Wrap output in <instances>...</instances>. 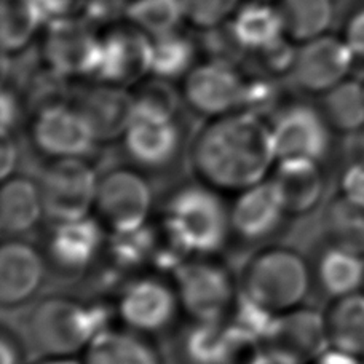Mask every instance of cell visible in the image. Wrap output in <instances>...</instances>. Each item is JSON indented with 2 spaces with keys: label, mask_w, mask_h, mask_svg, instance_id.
I'll return each instance as SVG.
<instances>
[{
  "label": "cell",
  "mask_w": 364,
  "mask_h": 364,
  "mask_svg": "<svg viewBox=\"0 0 364 364\" xmlns=\"http://www.w3.org/2000/svg\"><path fill=\"white\" fill-rule=\"evenodd\" d=\"M277 161L270 123L248 110L211 119L191 149L198 182L219 193L237 195L269 179Z\"/></svg>",
  "instance_id": "obj_1"
},
{
  "label": "cell",
  "mask_w": 364,
  "mask_h": 364,
  "mask_svg": "<svg viewBox=\"0 0 364 364\" xmlns=\"http://www.w3.org/2000/svg\"><path fill=\"white\" fill-rule=\"evenodd\" d=\"M161 225L170 248L182 257L214 256L232 233L230 208L223 193L201 182L182 186L168 198Z\"/></svg>",
  "instance_id": "obj_2"
},
{
  "label": "cell",
  "mask_w": 364,
  "mask_h": 364,
  "mask_svg": "<svg viewBox=\"0 0 364 364\" xmlns=\"http://www.w3.org/2000/svg\"><path fill=\"white\" fill-rule=\"evenodd\" d=\"M314 275L301 252L270 246L259 251L245 265L240 277V294L273 315H283L304 305Z\"/></svg>",
  "instance_id": "obj_3"
},
{
  "label": "cell",
  "mask_w": 364,
  "mask_h": 364,
  "mask_svg": "<svg viewBox=\"0 0 364 364\" xmlns=\"http://www.w3.org/2000/svg\"><path fill=\"white\" fill-rule=\"evenodd\" d=\"M101 309L69 296L38 301L26 321L31 346L42 356H75L106 329Z\"/></svg>",
  "instance_id": "obj_4"
},
{
  "label": "cell",
  "mask_w": 364,
  "mask_h": 364,
  "mask_svg": "<svg viewBox=\"0 0 364 364\" xmlns=\"http://www.w3.org/2000/svg\"><path fill=\"white\" fill-rule=\"evenodd\" d=\"M181 309L193 323H223L238 301L240 286L214 256L188 257L174 270Z\"/></svg>",
  "instance_id": "obj_5"
},
{
  "label": "cell",
  "mask_w": 364,
  "mask_h": 364,
  "mask_svg": "<svg viewBox=\"0 0 364 364\" xmlns=\"http://www.w3.org/2000/svg\"><path fill=\"white\" fill-rule=\"evenodd\" d=\"M152 208L151 182L136 168H115L100 178L93 216L112 235L144 229Z\"/></svg>",
  "instance_id": "obj_6"
},
{
  "label": "cell",
  "mask_w": 364,
  "mask_h": 364,
  "mask_svg": "<svg viewBox=\"0 0 364 364\" xmlns=\"http://www.w3.org/2000/svg\"><path fill=\"white\" fill-rule=\"evenodd\" d=\"M29 136L37 151L51 160L88 159L101 142L88 115L75 102L63 101L37 109Z\"/></svg>",
  "instance_id": "obj_7"
},
{
  "label": "cell",
  "mask_w": 364,
  "mask_h": 364,
  "mask_svg": "<svg viewBox=\"0 0 364 364\" xmlns=\"http://www.w3.org/2000/svg\"><path fill=\"white\" fill-rule=\"evenodd\" d=\"M100 178L88 159L51 160L38 181L47 218L58 224L91 216Z\"/></svg>",
  "instance_id": "obj_8"
},
{
  "label": "cell",
  "mask_w": 364,
  "mask_h": 364,
  "mask_svg": "<svg viewBox=\"0 0 364 364\" xmlns=\"http://www.w3.org/2000/svg\"><path fill=\"white\" fill-rule=\"evenodd\" d=\"M115 310L123 328L149 337L170 329L182 311L174 283L152 275L129 282L117 299Z\"/></svg>",
  "instance_id": "obj_9"
},
{
  "label": "cell",
  "mask_w": 364,
  "mask_h": 364,
  "mask_svg": "<svg viewBox=\"0 0 364 364\" xmlns=\"http://www.w3.org/2000/svg\"><path fill=\"white\" fill-rule=\"evenodd\" d=\"M246 82L233 63L213 60L197 64L182 80V101L210 120L238 112L245 106Z\"/></svg>",
  "instance_id": "obj_10"
},
{
  "label": "cell",
  "mask_w": 364,
  "mask_h": 364,
  "mask_svg": "<svg viewBox=\"0 0 364 364\" xmlns=\"http://www.w3.org/2000/svg\"><path fill=\"white\" fill-rule=\"evenodd\" d=\"M278 160L310 159L321 161L333 144V128L320 107L310 104H289L270 122Z\"/></svg>",
  "instance_id": "obj_11"
},
{
  "label": "cell",
  "mask_w": 364,
  "mask_h": 364,
  "mask_svg": "<svg viewBox=\"0 0 364 364\" xmlns=\"http://www.w3.org/2000/svg\"><path fill=\"white\" fill-rule=\"evenodd\" d=\"M353 63L355 56L343 38L324 34L301 43L289 77L299 90L321 96L348 79Z\"/></svg>",
  "instance_id": "obj_12"
},
{
  "label": "cell",
  "mask_w": 364,
  "mask_h": 364,
  "mask_svg": "<svg viewBox=\"0 0 364 364\" xmlns=\"http://www.w3.org/2000/svg\"><path fill=\"white\" fill-rule=\"evenodd\" d=\"M43 53L58 75L95 77L101 38L87 18H63L48 23Z\"/></svg>",
  "instance_id": "obj_13"
},
{
  "label": "cell",
  "mask_w": 364,
  "mask_h": 364,
  "mask_svg": "<svg viewBox=\"0 0 364 364\" xmlns=\"http://www.w3.org/2000/svg\"><path fill=\"white\" fill-rule=\"evenodd\" d=\"M152 38L134 26H122L101 37L100 63L93 79L128 87L151 74Z\"/></svg>",
  "instance_id": "obj_14"
},
{
  "label": "cell",
  "mask_w": 364,
  "mask_h": 364,
  "mask_svg": "<svg viewBox=\"0 0 364 364\" xmlns=\"http://www.w3.org/2000/svg\"><path fill=\"white\" fill-rule=\"evenodd\" d=\"M122 141L129 160L139 170H165L178 159L182 132L176 117L133 114Z\"/></svg>",
  "instance_id": "obj_15"
},
{
  "label": "cell",
  "mask_w": 364,
  "mask_h": 364,
  "mask_svg": "<svg viewBox=\"0 0 364 364\" xmlns=\"http://www.w3.org/2000/svg\"><path fill=\"white\" fill-rule=\"evenodd\" d=\"M47 256L21 238H11L0 250V304L16 309L29 302L45 282Z\"/></svg>",
  "instance_id": "obj_16"
},
{
  "label": "cell",
  "mask_w": 364,
  "mask_h": 364,
  "mask_svg": "<svg viewBox=\"0 0 364 364\" xmlns=\"http://www.w3.org/2000/svg\"><path fill=\"white\" fill-rule=\"evenodd\" d=\"M229 208L232 233L248 243L267 240L289 218L270 178L237 193Z\"/></svg>",
  "instance_id": "obj_17"
},
{
  "label": "cell",
  "mask_w": 364,
  "mask_h": 364,
  "mask_svg": "<svg viewBox=\"0 0 364 364\" xmlns=\"http://www.w3.org/2000/svg\"><path fill=\"white\" fill-rule=\"evenodd\" d=\"M102 224L93 214L83 219L53 224L47 238V261L63 272L87 270L104 246Z\"/></svg>",
  "instance_id": "obj_18"
},
{
  "label": "cell",
  "mask_w": 364,
  "mask_h": 364,
  "mask_svg": "<svg viewBox=\"0 0 364 364\" xmlns=\"http://www.w3.org/2000/svg\"><path fill=\"white\" fill-rule=\"evenodd\" d=\"M267 343L269 347L294 356L302 364H309L331 347L326 315L305 305L278 315Z\"/></svg>",
  "instance_id": "obj_19"
},
{
  "label": "cell",
  "mask_w": 364,
  "mask_h": 364,
  "mask_svg": "<svg viewBox=\"0 0 364 364\" xmlns=\"http://www.w3.org/2000/svg\"><path fill=\"white\" fill-rule=\"evenodd\" d=\"M270 179L289 218H301L314 211L326 192L321 164L310 159L278 160Z\"/></svg>",
  "instance_id": "obj_20"
},
{
  "label": "cell",
  "mask_w": 364,
  "mask_h": 364,
  "mask_svg": "<svg viewBox=\"0 0 364 364\" xmlns=\"http://www.w3.org/2000/svg\"><path fill=\"white\" fill-rule=\"evenodd\" d=\"M93 123L100 141L122 138L134 114V96L125 87L97 83L75 101Z\"/></svg>",
  "instance_id": "obj_21"
},
{
  "label": "cell",
  "mask_w": 364,
  "mask_h": 364,
  "mask_svg": "<svg viewBox=\"0 0 364 364\" xmlns=\"http://www.w3.org/2000/svg\"><path fill=\"white\" fill-rule=\"evenodd\" d=\"M47 218L38 181L11 176L0 188V229L11 238H21Z\"/></svg>",
  "instance_id": "obj_22"
},
{
  "label": "cell",
  "mask_w": 364,
  "mask_h": 364,
  "mask_svg": "<svg viewBox=\"0 0 364 364\" xmlns=\"http://www.w3.org/2000/svg\"><path fill=\"white\" fill-rule=\"evenodd\" d=\"M83 364H164V361L149 336L128 328H106L83 352Z\"/></svg>",
  "instance_id": "obj_23"
},
{
  "label": "cell",
  "mask_w": 364,
  "mask_h": 364,
  "mask_svg": "<svg viewBox=\"0 0 364 364\" xmlns=\"http://www.w3.org/2000/svg\"><path fill=\"white\" fill-rule=\"evenodd\" d=\"M229 29L240 47L256 55L288 37L278 6L261 0L240 5L230 18Z\"/></svg>",
  "instance_id": "obj_24"
},
{
  "label": "cell",
  "mask_w": 364,
  "mask_h": 364,
  "mask_svg": "<svg viewBox=\"0 0 364 364\" xmlns=\"http://www.w3.org/2000/svg\"><path fill=\"white\" fill-rule=\"evenodd\" d=\"M316 279L333 301L360 292L364 286V255L331 245L318 261Z\"/></svg>",
  "instance_id": "obj_25"
},
{
  "label": "cell",
  "mask_w": 364,
  "mask_h": 364,
  "mask_svg": "<svg viewBox=\"0 0 364 364\" xmlns=\"http://www.w3.org/2000/svg\"><path fill=\"white\" fill-rule=\"evenodd\" d=\"M324 315L329 346L364 360V292L334 299Z\"/></svg>",
  "instance_id": "obj_26"
},
{
  "label": "cell",
  "mask_w": 364,
  "mask_h": 364,
  "mask_svg": "<svg viewBox=\"0 0 364 364\" xmlns=\"http://www.w3.org/2000/svg\"><path fill=\"white\" fill-rule=\"evenodd\" d=\"M284 32L291 42L304 43L328 34L334 18V0H278Z\"/></svg>",
  "instance_id": "obj_27"
},
{
  "label": "cell",
  "mask_w": 364,
  "mask_h": 364,
  "mask_svg": "<svg viewBox=\"0 0 364 364\" xmlns=\"http://www.w3.org/2000/svg\"><path fill=\"white\" fill-rule=\"evenodd\" d=\"M320 110L333 132L356 134L364 128V83L343 80L321 95Z\"/></svg>",
  "instance_id": "obj_28"
},
{
  "label": "cell",
  "mask_w": 364,
  "mask_h": 364,
  "mask_svg": "<svg viewBox=\"0 0 364 364\" xmlns=\"http://www.w3.org/2000/svg\"><path fill=\"white\" fill-rule=\"evenodd\" d=\"M324 225L331 245L364 255V201L350 198L347 195H336L331 201Z\"/></svg>",
  "instance_id": "obj_29"
},
{
  "label": "cell",
  "mask_w": 364,
  "mask_h": 364,
  "mask_svg": "<svg viewBox=\"0 0 364 364\" xmlns=\"http://www.w3.org/2000/svg\"><path fill=\"white\" fill-rule=\"evenodd\" d=\"M197 48L191 37L179 31L152 38L151 75L164 80L184 79L195 66Z\"/></svg>",
  "instance_id": "obj_30"
},
{
  "label": "cell",
  "mask_w": 364,
  "mask_h": 364,
  "mask_svg": "<svg viewBox=\"0 0 364 364\" xmlns=\"http://www.w3.org/2000/svg\"><path fill=\"white\" fill-rule=\"evenodd\" d=\"M125 15L129 24L151 38L176 32L186 21L182 0H132Z\"/></svg>",
  "instance_id": "obj_31"
},
{
  "label": "cell",
  "mask_w": 364,
  "mask_h": 364,
  "mask_svg": "<svg viewBox=\"0 0 364 364\" xmlns=\"http://www.w3.org/2000/svg\"><path fill=\"white\" fill-rule=\"evenodd\" d=\"M43 18L36 0H2V47L16 55L29 47Z\"/></svg>",
  "instance_id": "obj_32"
},
{
  "label": "cell",
  "mask_w": 364,
  "mask_h": 364,
  "mask_svg": "<svg viewBox=\"0 0 364 364\" xmlns=\"http://www.w3.org/2000/svg\"><path fill=\"white\" fill-rule=\"evenodd\" d=\"M134 96V114L155 117H176L182 95L178 93L171 82L157 79L142 85Z\"/></svg>",
  "instance_id": "obj_33"
},
{
  "label": "cell",
  "mask_w": 364,
  "mask_h": 364,
  "mask_svg": "<svg viewBox=\"0 0 364 364\" xmlns=\"http://www.w3.org/2000/svg\"><path fill=\"white\" fill-rule=\"evenodd\" d=\"M186 21L203 31L218 29L230 21L240 0H182Z\"/></svg>",
  "instance_id": "obj_34"
},
{
  "label": "cell",
  "mask_w": 364,
  "mask_h": 364,
  "mask_svg": "<svg viewBox=\"0 0 364 364\" xmlns=\"http://www.w3.org/2000/svg\"><path fill=\"white\" fill-rule=\"evenodd\" d=\"M342 38L352 50L355 60L364 61V6L348 18Z\"/></svg>",
  "instance_id": "obj_35"
},
{
  "label": "cell",
  "mask_w": 364,
  "mask_h": 364,
  "mask_svg": "<svg viewBox=\"0 0 364 364\" xmlns=\"http://www.w3.org/2000/svg\"><path fill=\"white\" fill-rule=\"evenodd\" d=\"M339 186V193L347 195L350 198L364 201V165L360 164V161H353V164L342 173Z\"/></svg>",
  "instance_id": "obj_36"
},
{
  "label": "cell",
  "mask_w": 364,
  "mask_h": 364,
  "mask_svg": "<svg viewBox=\"0 0 364 364\" xmlns=\"http://www.w3.org/2000/svg\"><path fill=\"white\" fill-rule=\"evenodd\" d=\"M19 152L18 141L11 134H2V147H0V178L2 181L15 176L16 168L19 165Z\"/></svg>",
  "instance_id": "obj_37"
},
{
  "label": "cell",
  "mask_w": 364,
  "mask_h": 364,
  "mask_svg": "<svg viewBox=\"0 0 364 364\" xmlns=\"http://www.w3.org/2000/svg\"><path fill=\"white\" fill-rule=\"evenodd\" d=\"M21 117V104L13 90L2 91V134H11Z\"/></svg>",
  "instance_id": "obj_38"
},
{
  "label": "cell",
  "mask_w": 364,
  "mask_h": 364,
  "mask_svg": "<svg viewBox=\"0 0 364 364\" xmlns=\"http://www.w3.org/2000/svg\"><path fill=\"white\" fill-rule=\"evenodd\" d=\"M23 347L15 336L4 331L0 336V364H23Z\"/></svg>",
  "instance_id": "obj_39"
},
{
  "label": "cell",
  "mask_w": 364,
  "mask_h": 364,
  "mask_svg": "<svg viewBox=\"0 0 364 364\" xmlns=\"http://www.w3.org/2000/svg\"><path fill=\"white\" fill-rule=\"evenodd\" d=\"M250 364H302V363L297 361L294 356L282 352V350L267 347L261 350Z\"/></svg>",
  "instance_id": "obj_40"
},
{
  "label": "cell",
  "mask_w": 364,
  "mask_h": 364,
  "mask_svg": "<svg viewBox=\"0 0 364 364\" xmlns=\"http://www.w3.org/2000/svg\"><path fill=\"white\" fill-rule=\"evenodd\" d=\"M309 364H363V360L356 358V356L350 353L341 352V350L337 348L329 347Z\"/></svg>",
  "instance_id": "obj_41"
},
{
  "label": "cell",
  "mask_w": 364,
  "mask_h": 364,
  "mask_svg": "<svg viewBox=\"0 0 364 364\" xmlns=\"http://www.w3.org/2000/svg\"><path fill=\"white\" fill-rule=\"evenodd\" d=\"M34 364H83V361H79L75 356H42V360Z\"/></svg>",
  "instance_id": "obj_42"
},
{
  "label": "cell",
  "mask_w": 364,
  "mask_h": 364,
  "mask_svg": "<svg viewBox=\"0 0 364 364\" xmlns=\"http://www.w3.org/2000/svg\"><path fill=\"white\" fill-rule=\"evenodd\" d=\"M353 154H355V161H360V164L364 165V128L360 133L355 134Z\"/></svg>",
  "instance_id": "obj_43"
},
{
  "label": "cell",
  "mask_w": 364,
  "mask_h": 364,
  "mask_svg": "<svg viewBox=\"0 0 364 364\" xmlns=\"http://www.w3.org/2000/svg\"><path fill=\"white\" fill-rule=\"evenodd\" d=\"M261 2H272V0H261Z\"/></svg>",
  "instance_id": "obj_44"
},
{
  "label": "cell",
  "mask_w": 364,
  "mask_h": 364,
  "mask_svg": "<svg viewBox=\"0 0 364 364\" xmlns=\"http://www.w3.org/2000/svg\"><path fill=\"white\" fill-rule=\"evenodd\" d=\"M363 83H364V82H363Z\"/></svg>",
  "instance_id": "obj_45"
}]
</instances>
